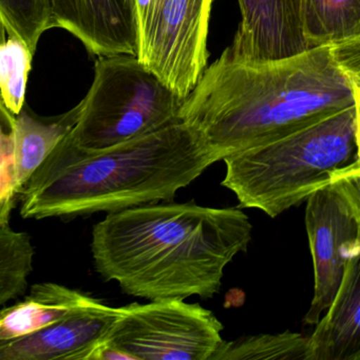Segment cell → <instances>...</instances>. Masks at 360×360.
I'll use <instances>...</instances> for the list:
<instances>
[{"label":"cell","instance_id":"obj_9","mask_svg":"<svg viewBox=\"0 0 360 360\" xmlns=\"http://www.w3.org/2000/svg\"><path fill=\"white\" fill-rule=\"evenodd\" d=\"M121 311L122 307L90 298L56 323L30 336L0 343V360H90Z\"/></svg>","mask_w":360,"mask_h":360},{"label":"cell","instance_id":"obj_18","mask_svg":"<svg viewBox=\"0 0 360 360\" xmlns=\"http://www.w3.org/2000/svg\"><path fill=\"white\" fill-rule=\"evenodd\" d=\"M33 56L25 41L8 32L0 22V96L14 115L26 104Z\"/></svg>","mask_w":360,"mask_h":360},{"label":"cell","instance_id":"obj_19","mask_svg":"<svg viewBox=\"0 0 360 360\" xmlns=\"http://www.w3.org/2000/svg\"><path fill=\"white\" fill-rule=\"evenodd\" d=\"M0 22L33 54L41 35L54 28L49 0H0Z\"/></svg>","mask_w":360,"mask_h":360},{"label":"cell","instance_id":"obj_2","mask_svg":"<svg viewBox=\"0 0 360 360\" xmlns=\"http://www.w3.org/2000/svg\"><path fill=\"white\" fill-rule=\"evenodd\" d=\"M252 240V222L239 208L169 201L109 212L94 226L91 250L98 274L130 296L208 299Z\"/></svg>","mask_w":360,"mask_h":360},{"label":"cell","instance_id":"obj_3","mask_svg":"<svg viewBox=\"0 0 360 360\" xmlns=\"http://www.w3.org/2000/svg\"><path fill=\"white\" fill-rule=\"evenodd\" d=\"M219 161L182 121L100 150L81 148L69 134L22 188L20 214L41 220L169 202Z\"/></svg>","mask_w":360,"mask_h":360},{"label":"cell","instance_id":"obj_8","mask_svg":"<svg viewBox=\"0 0 360 360\" xmlns=\"http://www.w3.org/2000/svg\"><path fill=\"white\" fill-rule=\"evenodd\" d=\"M223 330L199 303L159 299L122 307L104 345L127 360H212L224 341Z\"/></svg>","mask_w":360,"mask_h":360},{"label":"cell","instance_id":"obj_13","mask_svg":"<svg viewBox=\"0 0 360 360\" xmlns=\"http://www.w3.org/2000/svg\"><path fill=\"white\" fill-rule=\"evenodd\" d=\"M90 298L60 284H35L24 300L0 309V343L30 336L66 317Z\"/></svg>","mask_w":360,"mask_h":360},{"label":"cell","instance_id":"obj_20","mask_svg":"<svg viewBox=\"0 0 360 360\" xmlns=\"http://www.w3.org/2000/svg\"><path fill=\"white\" fill-rule=\"evenodd\" d=\"M15 115L0 96V226L9 225L12 212L22 193L16 176Z\"/></svg>","mask_w":360,"mask_h":360},{"label":"cell","instance_id":"obj_17","mask_svg":"<svg viewBox=\"0 0 360 360\" xmlns=\"http://www.w3.org/2000/svg\"><path fill=\"white\" fill-rule=\"evenodd\" d=\"M34 255L28 233L0 226V307L26 290Z\"/></svg>","mask_w":360,"mask_h":360},{"label":"cell","instance_id":"obj_11","mask_svg":"<svg viewBox=\"0 0 360 360\" xmlns=\"http://www.w3.org/2000/svg\"><path fill=\"white\" fill-rule=\"evenodd\" d=\"M54 28L77 37L91 56H136L134 0H49Z\"/></svg>","mask_w":360,"mask_h":360},{"label":"cell","instance_id":"obj_1","mask_svg":"<svg viewBox=\"0 0 360 360\" xmlns=\"http://www.w3.org/2000/svg\"><path fill=\"white\" fill-rule=\"evenodd\" d=\"M359 94L360 75L343 65L335 47L263 63L223 52L185 98L180 119L201 132L222 161L359 105Z\"/></svg>","mask_w":360,"mask_h":360},{"label":"cell","instance_id":"obj_4","mask_svg":"<svg viewBox=\"0 0 360 360\" xmlns=\"http://www.w3.org/2000/svg\"><path fill=\"white\" fill-rule=\"evenodd\" d=\"M359 105L288 136L227 155L221 185L239 205L277 218L304 203L335 172L359 160Z\"/></svg>","mask_w":360,"mask_h":360},{"label":"cell","instance_id":"obj_12","mask_svg":"<svg viewBox=\"0 0 360 360\" xmlns=\"http://www.w3.org/2000/svg\"><path fill=\"white\" fill-rule=\"evenodd\" d=\"M324 313L309 336V360H360V256L347 262Z\"/></svg>","mask_w":360,"mask_h":360},{"label":"cell","instance_id":"obj_16","mask_svg":"<svg viewBox=\"0 0 360 360\" xmlns=\"http://www.w3.org/2000/svg\"><path fill=\"white\" fill-rule=\"evenodd\" d=\"M309 360V336L290 330L223 341L212 360Z\"/></svg>","mask_w":360,"mask_h":360},{"label":"cell","instance_id":"obj_10","mask_svg":"<svg viewBox=\"0 0 360 360\" xmlns=\"http://www.w3.org/2000/svg\"><path fill=\"white\" fill-rule=\"evenodd\" d=\"M241 22L225 53L243 63L281 60L309 50L299 0H238Z\"/></svg>","mask_w":360,"mask_h":360},{"label":"cell","instance_id":"obj_5","mask_svg":"<svg viewBox=\"0 0 360 360\" xmlns=\"http://www.w3.org/2000/svg\"><path fill=\"white\" fill-rule=\"evenodd\" d=\"M184 101L136 56H98L70 136L87 150L108 148L181 122Z\"/></svg>","mask_w":360,"mask_h":360},{"label":"cell","instance_id":"obj_7","mask_svg":"<svg viewBox=\"0 0 360 360\" xmlns=\"http://www.w3.org/2000/svg\"><path fill=\"white\" fill-rule=\"evenodd\" d=\"M214 0H134L136 58L186 98L207 67Z\"/></svg>","mask_w":360,"mask_h":360},{"label":"cell","instance_id":"obj_6","mask_svg":"<svg viewBox=\"0 0 360 360\" xmlns=\"http://www.w3.org/2000/svg\"><path fill=\"white\" fill-rule=\"evenodd\" d=\"M305 203L315 285L303 323L315 326L332 303L347 262L360 256V159L335 172Z\"/></svg>","mask_w":360,"mask_h":360},{"label":"cell","instance_id":"obj_14","mask_svg":"<svg viewBox=\"0 0 360 360\" xmlns=\"http://www.w3.org/2000/svg\"><path fill=\"white\" fill-rule=\"evenodd\" d=\"M81 107L79 103L58 117H41L25 104L15 115L16 176L22 191L58 143L70 134L79 120Z\"/></svg>","mask_w":360,"mask_h":360},{"label":"cell","instance_id":"obj_15","mask_svg":"<svg viewBox=\"0 0 360 360\" xmlns=\"http://www.w3.org/2000/svg\"><path fill=\"white\" fill-rule=\"evenodd\" d=\"M309 49L360 39V0H299Z\"/></svg>","mask_w":360,"mask_h":360}]
</instances>
